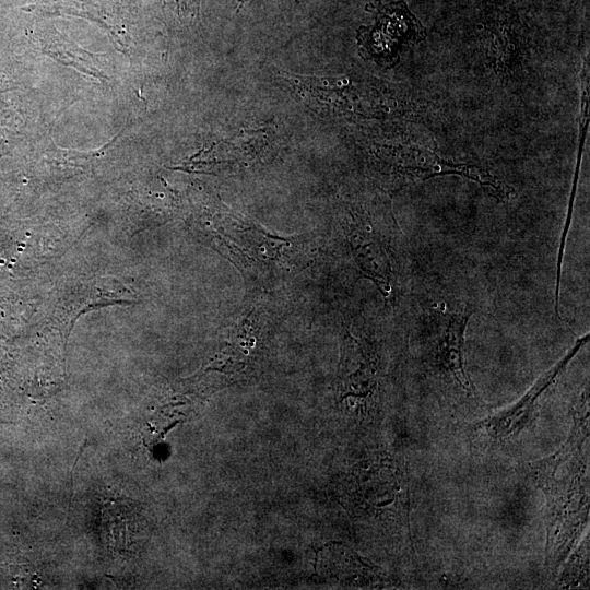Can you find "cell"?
Listing matches in <instances>:
<instances>
[{
  "label": "cell",
  "mask_w": 590,
  "mask_h": 590,
  "mask_svg": "<svg viewBox=\"0 0 590 590\" xmlns=\"http://www.w3.org/2000/svg\"><path fill=\"white\" fill-rule=\"evenodd\" d=\"M589 399L583 393L563 445L529 463V473L545 497V562L555 575L589 521Z\"/></svg>",
  "instance_id": "obj_1"
},
{
  "label": "cell",
  "mask_w": 590,
  "mask_h": 590,
  "mask_svg": "<svg viewBox=\"0 0 590 590\" xmlns=\"http://www.w3.org/2000/svg\"><path fill=\"white\" fill-rule=\"evenodd\" d=\"M585 342L587 338L578 340L571 351L541 376L516 403L471 424L468 428L470 436L498 445L506 444L521 434L532 423L539 400L564 371Z\"/></svg>",
  "instance_id": "obj_2"
},
{
  "label": "cell",
  "mask_w": 590,
  "mask_h": 590,
  "mask_svg": "<svg viewBox=\"0 0 590 590\" xmlns=\"http://www.w3.org/2000/svg\"><path fill=\"white\" fill-rule=\"evenodd\" d=\"M470 315L468 310H450L442 303L432 310L430 355L440 371L456 381L467 394L474 396L464 357V335Z\"/></svg>",
  "instance_id": "obj_3"
},
{
  "label": "cell",
  "mask_w": 590,
  "mask_h": 590,
  "mask_svg": "<svg viewBox=\"0 0 590 590\" xmlns=\"http://www.w3.org/2000/svg\"><path fill=\"white\" fill-rule=\"evenodd\" d=\"M378 385L377 363L366 344L349 335L344 342L340 390L343 397L367 399Z\"/></svg>",
  "instance_id": "obj_4"
},
{
  "label": "cell",
  "mask_w": 590,
  "mask_h": 590,
  "mask_svg": "<svg viewBox=\"0 0 590 590\" xmlns=\"http://www.w3.org/2000/svg\"><path fill=\"white\" fill-rule=\"evenodd\" d=\"M350 240L361 270L377 284L381 292L389 294L392 269L380 238L369 231L366 224L355 223L351 227Z\"/></svg>",
  "instance_id": "obj_5"
},
{
  "label": "cell",
  "mask_w": 590,
  "mask_h": 590,
  "mask_svg": "<svg viewBox=\"0 0 590 590\" xmlns=\"http://www.w3.org/2000/svg\"><path fill=\"white\" fill-rule=\"evenodd\" d=\"M588 545L585 548V544H582L569 562L567 568H565L558 577V583L562 587L578 585L580 580L588 576Z\"/></svg>",
  "instance_id": "obj_6"
}]
</instances>
